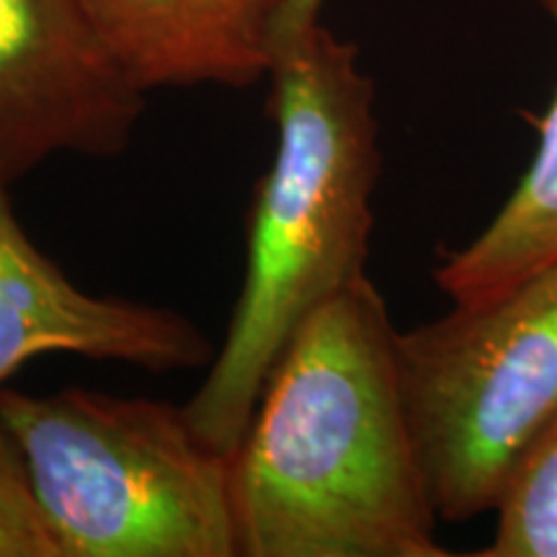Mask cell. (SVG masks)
I'll return each mask as SVG.
<instances>
[{
	"label": "cell",
	"mask_w": 557,
	"mask_h": 557,
	"mask_svg": "<svg viewBox=\"0 0 557 557\" xmlns=\"http://www.w3.org/2000/svg\"><path fill=\"white\" fill-rule=\"evenodd\" d=\"M398 329L364 276L299 325L238 447L240 557H444L403 403Z\"/></svg>",
	"instance_id": "cell-1"
},
{
	"label": "cell",
	"mask_w": 557,
	"mask_h": 557,
	"mask_svg": "<svg viewBox=\"0 0 557 557\" xmlns=\"http://www.w3.org/2000/svg\"><path fill=\"white\" fill-rule=\"evenodd\" d=\"M276 148L248 214L246 274L225 341L186 403L209 447L233 455L299 325L367 276L380 178L374 83L323 21L276 52Z\"/></svg>",
	"instance_id": "cell-2"
},
{
	"label": "cell",
	"mask_w": 557,
	"mask_h": 557,
	"mask_svg": "<svg viewBox=\"0 0 557 557\" xmlns=\"http://www.w3.org/2000/svg\"><path fill=\"white\" fill-rule=\"evenodd\" d=\"M0 418L60 557H240L230 455L201 442L186 408L3 387Z\"/></svg>",
	"instance_id": "cell-3"
},
{
	"label": "cell",
	"mask_w": 557,
	"mask_h": 557,
	"mask_svg": "<svg viewBox=\"0 0 557 557\" xmlns=\"http://www.w3.org/2000/svg\"><path fill=\"white\" fill-rule=\"evenodd\" d=\"M398 372L438 521L496 511L557 426V261L398 333Z\"/></svg>",
	"instance_id": "cell-4"
},
{
	"label": "cell",
	"mask_w": 557,
	"mask_h": 557,
	"mask_svg": "<svg viewBox=\"0 0 557 557\" xmlns=\"http://www.w3.org/2000/svg\"><path fill=\"white\" fill-rule=\"evenodd\" d=\"M145 90L124 73L83 0H0V173L24 178L62 152L129 148Z\"/></svg>",
	"instance_id": "cell-5"
},
{
	"label": "cell",
	"mask_w": 557,
	"mask_h": 557,
	"mask_svg": "<svg viewBox=\"0 0 557 557\" xmlns=\"http://www.w3.org/2000/svg\"><path fill=\"white\" fill-rule=\"evenodd\" d=\"M0 173V389L45 354L178 372L209 367L214 346L189 318L160 305L101 297L34 246Z\"/></svg>",
	"instance_id": "cell-6"
},
{
	"label": "cell",
	"mask_w": 557,
	"mask_h": 557,
	"mask_svg": "<svg viewBox=\"0 0 557 557\" xmlns=\"http://www.w3.org/2000/svg\"><path fill=\"white\" fill-rule=\"evenodd\" d=\"M292 0H83L124 73L152 88H248L269 78Z\"/></svg>",
	"instance_id": "cell-7"
},
{
	"label": "cell",
	"mask_w": 557,
	"mask_h": 557,
	"mask_svg": "<svg viewBox=\"0 0 557 557\" xmlns=\"http://www.w3.org/2000/svg\"><path fill=\"white\" fill-rule=\"evenodd\" d=\"M557 26V0H537ZM557 261V94L540 122L532 163L511 197L480 230L434 269L451 302L498 295Z\"/></svg>",
	"instance_id": "cell-8"
},
{
	"label": "cell",
	"mask_w": 557,
	"mask_h": 557,
	"mask_svg": "<svg viewBox=\"0 0 557 557\" xmlns=\"http://www.w3.org/2000/svg\"><path fill=\"white\" fill-rule=\"evenodd\" d=\"M480 557H557V426L506 485Z\"/></svg>",
	"instance_id": "cell-9"
},
{
	"label": "cell",
	"mask_w": 557,
	"mask_h": 557,
	"mask_svg": "<svg viewBox=\"0 0 557 557\" xmlns=\"http://www.w3.org/2000/svg\"><path fill=\"white\" fill-rule=\"evenodd\" d=\"M0 557H60L24 459L0 418Z\"/></svg>",
	"instance_id": "cell-10"
},
{
	"label": "cell",
	"mask_w": 557,
	"mask_h": 557,
	"mask_svg": "<svg viewBox=\"0 0 557 557\" xmlns=\"http://www.w3.org/2000/svg\"><path fill=\"white\" fill-rule=\"evenodd\" d=\"M325 0H292L284 11L282 21H278L276 29V52L292 39H297L299 34L308 32L310 26H315L320 21V11H323ZM276 60V58H274Z\"/></svg>",
	"instance_id": "cell-11"
}]
</instances>
